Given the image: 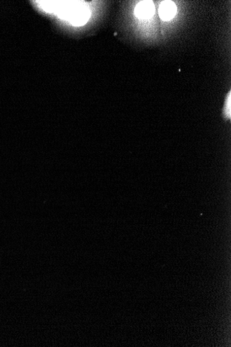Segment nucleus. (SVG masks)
<instances>
[{"instance_id": "obj_1", "label": "nucleus", "mask_w": 231, "mask_h": 347, "mask_svg": "<svg viewBox=\"0 0 231 347\" xmlns=\"http://www.w3.org/2000/svg\"><path fill=\"white\" fill-rule=\"evenodd\" d=\"M67 9L63 8V18L69 20L73 25H83L86 23L90 18V11L83 3L73 1L72 6H69V1H67Z\"/></svg>"}, {"instance_id": "obj_3", "label": "nucleus", "mask_w": 231, "mask_h": 347, "mask_svg": "<svg viewBox=\"0 0 231 347\" xmlns=\"http://www.w3.org/2000/svg\"><path fill=\"white\" fill-rule=\"evenodd\" d=\"M177 7L173 1H164L159 6V15L164 21H170L177 14Z\"/></svg>"}, {"instance_id": "obj_2", "label": "nucleus", "mask_w": 231, "mask_h": 347, "mask_svg": "<svg viewBox=\"0 0 231 347\" xmlns=\"http://www.w3.org/2000/svg\"><path fill=\"white\" fill-rule=\"evenodd\" d=\"M155 5L152 1H140L135 8V15L140 19H150L155 13Z\"/></svg>"}, {"instance_id": "obj_4", "label": "nucleus", "mask_w": 231, "mask_h": 347, "mask_svg": "<svg viewBox=\"0 0 231 347\" xmlns=\"http://www.w3.org/2000/svg\"><path fill=\"white\" fill-rule=\"evenodd\" d=\"M224 114L226 117L230 119L231 117V92H229V97L226 101L225 105H224Z\"/></svg>"}]
</instances>
